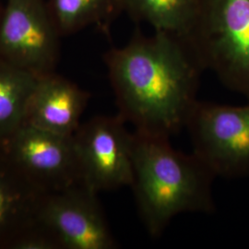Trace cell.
<instances>
[{
  "label": "cell",
  "mask_w": 249,
  "mask_h": 249,
  "mask_svg": "<svg viewBox=\"0 0 249 249\" xmlns=\"http://www.w3.org/2000/svg\"><path fill=\"white\" fill-rule=\"evenodd\" d=\"M117 115L138 133L171 139L186 128L204 71L186 41L137 29L129 42L104 55Z\"/></svg>",
  "instance_id": "6da1fadb"
},
{
  "label": "cell",
  "mask_w": 249,
  "mask_h": 249,
  "mask_svg": "<svg viewBox=\"0 0 249 249\" xmlns=\"http://www.w3.org/2000/svg\"><path fill=\"white\" fill-rule=\"evenodd\" d=\"M215 178L195 153L175 149L170 139L134 131L130 188L151 237H160L180 214L212 213Z\"/></svg>",
  "instance_id": "7a4b0ae2"
},
{
  "label": "cell",
  "mask_w": 249,
  "mask_h": 249,
  "mask_svg": "<svg viewBox=\"0 0 249 249\" xmlns=\"http://www.w3.org/2000/svg\"><path fill=\"white\" fill-rule=\"evenodd\" d=\"M187 43L204 71L249 102V0H200Z\"/></svg>",
  "instance_id": "3957f363"
},
{
  "label": "cell",
  "mask_w": 249,
  "mask_h": 249,
  "mask_svg": "<svg viewBox=\"0 0 249 249\" xmlns=\"http://www.w3.org/2000/svg\"><path fill=\"white\" fill-rule=\"evenodd\" d=\"M186 128L192 152L216 178L249 177V102L231 106L198 100Z\"/></svg>",
  "instance_id": "277c9868"
},
{
  "label": "cell",
  "mask_w": 249,
  "mask_h": 249,
  "mask_svg": "<svg viewBox=\"0 0 249 249\" xmlns=\"http://www.w3.org/2000/svg\"><path fill=\"white\" fill-rule=\"evenodd\" d=\"M60 36L45 0H7L0 12V60L40 77L55 71Z\"/></svg>",
  "instance_id": "5b68a950"
},
{
  "label": "cell",
  "mask_w": 249,
  "mask_h": 249,
  "mask_svg": "<svg viewBox=\"0 0 249 249\" xmlns=\"http://www.w3.org/2000/svg\"><path fill=\"white\" fill-rule=\"evenodd\" d=\"M116 116H93L74 134L80 183L99 193L130 187L134 132Z\"/></svg>",
  "instance_id": "8992f818"
},
{
  "label": "cell",
  "mask_w": 249,
  "mask_h": 249,
  "mask_svg": "<svg viewBox=\"0 0 249 249\" xmlns=\"http://www.w3.org/2000/svg\"><path fill=\"white\" fill-rule=\"evenodd\" d=\"M73 136L24 124L0 144V150L34 185L51 193L80 183Z\"/></svg>",
  "instance_id": "52a82bcc"
},
{
  "label": "cell",
  "mask_w": 249,
  "mask_h": 249,
  "mask_svg": "<svg viewBox=\"0 0 249 249\" xmlns=\"http://www.w3.org/2000/svg\"><path fill=\"white\" fill-rule=\"evenodd\" d=\"M38 219L53 231L61 249H116L98 193L81 183L47 193Z\"/></svg>",
  "instance_id": "ba28073f"
},
{
  "label": "cell",
  "mask_w": 249,
  "mask_h": 249,
  "mask_svg": "<svg viewBox=\"0 0 249 249\" xmlns=\"http://www.w3.org/2000/svg\"><path fill=\"white\" fill-rule=\"evenodd\" d=\"M90 94L55 71L38 77L27 105L25 124L51 133L73 136Z\"/></svg>",
  "instance_id": "9c48e42d"
},
{
  "label": "cell",
  "mask_w": 249,
  "mask_h": 249,
  "mask_svg": "<svg viewBox=\"0 0 249 249\" xmlns=\"http://www.w3.org/2000/svg\"><path fill=\"white\" fill-rule=\"evenodd\" d=\"M47 193L18 171L0 150V249L35 223Z\"/></svg>",
  "instance_id": "30bf717a"
},
{
  "label": "cell",
  "mask_w": 249,
  "mask_h": 249,
  "mask_svg": "<svg viewBox=\"0 0 249 249\" xmlns=\"http://www.w3.org/2000/svg\"><path fill=\"white\" fill-rule=\"evenodd\" d=\"M200 0H122L123 11L136 22L155 32L178 36L187 42L196 20Z\"/></svg>",
  "instance_id": "8fae6325"
},
{
  "label": "cell",
  "mask_w": 249,
  "mask_h": 249,
  "mask_svg": "<svg viewBox=\"0 0 249 249\" xmlns=\"http://www.w3.org/2000/svg\"><path fill=\"white\" fill-rule=\"evenodd\" d=\"M47 6L62 37L89 26L109 36L112 23L124 12L122 0H47Z\"/></svg>",
  "instance_id": "7c38bea8"
},
{
  "label": "cell",
  "mask_w": 249,
  "mask_h": 249,
  "mask_svg": "<svg viewBox=\"0 0 249 249\" xmlns=\"http://www.w3.org/2000/svg\"><path fill=\"white\" fill-rule=\"evenodd\" d=\"M37 79L0 60V144L25 124L27 105Z\"/></svg>",
  "instance_id": "4fadbf2b"
},
{
  "label": "cell",
  "mask_w": 249,
  "mask_h": 249,
  "mask_svg": "<svg viewBox=\"0 0 249 249\" xmlns=\"http://www.w3.org/2000/svg\"><path fill=\"white\" fill-rule=\"evenodd\" d=\"M6 249H61L53 231L38 218L10 241Z\"/></svg>",
  "instance_id": "5bb4252c"
},
{
  "label": "cell",
  "mask_w": 249,
  "mask_h": 249,
  "mask_svg": "<svg viewBox=\"0 0 249 249\" xmlns=\"http://www.w3.org/2000/svg\"><path fill=\"white\" fill-rule=\"evenodd\" d=\"M2 7H3V6L1 5V2H0V12H1V9H2Z\"/></svg>",
  "instance_id": "9a60e30c"
}]
</instances>
